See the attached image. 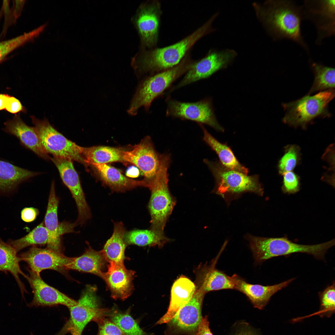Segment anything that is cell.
<instances>
[{
  "label": "cell",
  "instance_id": "6da1fadb",
  "mask_svg": "<svg viewBox=\"0 0 335 335\" xmlns=\"http://www.w3.org/2000/svg\"><path fill=\"white\" fill-rule=\"evenodd\" d=\"M252 5L257 20L273 39H288L308 51L301 34V8L293 2L285 0L255 2Z\"/></svg>",
  "mask_w": 335,
  "mask_h": 335
},
{
  "label": "cell",
  "instance_id": "7a4b0ae2",
  "mask_svg": "<svg viewBox=\"0 0 335 335\" xmlns=\"http://www.w3.org/2000/svg\"><path fill=\"white\" fill-rule=\"evenodd\" d=\"M216 19L215 16H211L192 33L173 44L144 50L137 58V68L140 72L152 75L176 65L198 41L216 31L212 26Z\"/></svg>",
  "mask_w": 335,
  "mask_h": 335
},
{
  "label": "cell",
  "instance_id": "3957f363",
  "mask_svg": "<svg viewBox=\"0 0 335 335\" xmlns=\"http://www.w3.org/2000/svg\"><path fill=\"white\" fill-rule=\"evenodd\" d=\"M246 239L257 264L275 257L297 252L306 253L323 259L327 251L335 245L334 239L323 243L307 245L294 243L286 237L266 238L248 235Z\"/></svg>",
  "mask_w": 335,
  "mask_h": 335
},
{
  "label": "cell",
  "instance_id": "277c9868",
  "mask_svg": "<svg viewBox=\"0 0 335 335\" xmlns=\"http://www.w3.org/2000/svg\"><path fill=\"white\" fill-rule=\"evenodd\" d=\"M171 157L167 153L161 154L159 169L155 178L147 184L151 195L148 208L150 215V229L164 233L167 220L176 201L169 190L168 170Z\"/></svg>",
  "mask_w": 335,
  "mask_h": 335
},
{
  "label": "cell",
  "instance_id": "5b68a950",
  "mask_svg": "<svg viewBox=\"0 0 335 335\" xmlns=\"http://www.w3.org/2000/svg\"><path fill=\"white\" fill-rule=\"evenodd\" d=\"M195 61L192 59L190 51L176 65L151 75L145 79L133 97L128 110L129 114H136L139 109L142 106L148 111L153 101L161 96L175 81L185 74Z\"/></svg>",
  "mask_w": 335,
  "mask_h": 335
},
{
  "label": "cell",
  "instance_id": "8992f818",
  "mask_svg": "<svg viewBox=\"0 0 335 335\" xmlns=\"http://www.w3.org/2000/svg\"><path fill=\"white\" fill-rule=\"evenodd\" d=\"M214 178V192L227 199L239 196L247 192L262 196L264 190L258 175L248 176L242 172L229 169L223 166L219 161L203 160Z\"/></svg>",
  "mask_w": 335,
  "mask_h": 335
},
{
  "label": "cell",
  "instance_id": "52a82bcc",
  "mask_svg": "<svg viewBox=\"0 0 335 335\" xmlns=\"http://www.w3.org/2000/svg\"><path fill=\"white\" fill-rule=\"evenodd\" d=\"M334 96V89H330L312 96L306 95L294 101L283 103L282 105L285 113L282 121L295 128L300 127L306 129L315 118L331 116L328 105Z\"/></svg>",
  "mask_w": 335,
  "mask_h": 335
},
{
  "label": "cell",
  "instance_id": "ba28073f",
  "mask_svg": "<svg viewBox=\"0 0 335 335\" xmlns=\"http://www.w3.org/2000/svg\"><path fill=\"white\" fill-rule=\"evenodd\" d=\"M96 288L87 285L80 297L77 305L68 307L70 313L69 319L56 335H82L87 324L98 318L108 316L111 310L100 307L96 295Z\"/></svg>",
  "mask_w": 335,
  "mask_h": 335
},
{
  "label": "cell",
  "instance_id": "9c48e42d",
  "mask_svg": "<svg viewBox=\"0 0 335 335\" xmlns=\"http://www.w3.org/2000/svg\"><path fill=\"white\" fill-rule=\"evenodd\" d=\"M42 144L47 153L65 158L86 165L82 154L83 147L66 138L45 119L40 120L31 116Z\"/></svg>",
  "mask_w": 335,
  "mask_h": 335
},
{
  "label": "cell",
  "instance_id": "30bf717a",
  "mask_svg": "<svg viewBox=\"0 0 335 335\" xmlns=\"http://www.w3.org/2000/svg\"><path fill=\"white\" fill-rule=\"evenodd\" d=\"M166 102L167 116L190 120L208 125L217 131L224 132V128L217 119L211 98L188 102L178 101L168 96Z\"/></svg>",
  "mask_w": 335,
  "mask_h": 335
},
{
  "label": "cell",
  "instance_id": "8fae6325",
  "mask_svg": "<svg viewBox=\"0 0 335 335\" xmlns=\"http://www.w3.org/2000/svg\"><path fill=\"white\" fill-rule=\"evenodd\" d=\"M238 55L235 50L230 48L209 50L203 57L195 60L184 78L172 90L207 78L219 70L226 68Z\"/></svg>",
  "mask_w": 335,
  "mask_h": 335
},
{
  "label": "cell",
  "instance_id": "7c38bea8",
  "mask_svg": "<svg viewBox=\"0 0 335 335\" xmlns=\"http://www.w3.org/2000/svg\"><path fill=\"white\" fill-rule=\"evenodd\" d=\"M159 0L149 1L140 7L135 19L142 46L151 49L156 47L162 14Z\"/></svg>",
  "mask_w": 335,
  "mask_h": 335
},
{
  "label": "cell",
  "instance_id": "4fadbf2b",
  "mask_svg": "<svg viewBox=\"0 0 335 335\" xmlns=\"http://www.w3.org/2000/svg\"><path fill=\"white\" fill-rule=\"evenodd\" d=\"M50 159L57 167L63 182L69 190L75 201L78 213L76 223L82 225L90 218L91 214L73 161L54 156L50 157Z\"/></svg>",
  "mask_w": 335,
  "mask_h": 335
},
{
  "label": "cell",
  "instance_id": "5bb4252c",
  "mask_svg": "<svg viewBox=\"0 0 335 335\" xmlns=\"http://www.w3.org/2000/svg\"><path fill=\"white\" fill-rule=\"evenodd\" d=\"M19 256L21 261L27 264L29 270L38 275L44 270L50 269L67 277L69 276L67 266L74 259L47 248H41L36 246H32Z\"/></svg>",
  "mask_w": 335,
  "mask_h": 335
},
{
  "label": "cell",
  "instance_id": "9a60e30c",
  "mask_svg": "<svg viewBox=\"0 0 335 335\" xmlns=\"http://www.w3.org/2000/svg\"><path fill=\"white\" fill-rule=\"evenodd\" d=\"M161 156L149 136L145 137L131 150L122 152L123 161L132 163L139 168L147 184L156 176L160 165Z\"/></svg>",
  "mask_w": 335,
  "mask_h": 335
},
{
  "label": "cell",
  "instance_id": "2e32d148",
  "mask_svg": "<svg viewBox=\"0 0 335 335\" xmlns=\"http://www.w3.org/2000/svg\"><path fill=\"white\" fill-rule=\"evenodd\" d=\"M29 275L25 278L32 289L34 297L27 304L29 307L53 306L59 305L68 308L76 305V301L46 283L40 275L32 272L28 268Z\"/></svg>",
  "mask_w": 335,
  "mask_h": 335
},
{
  "label": "cell",
  "instance_id": "e0dca14e",
  "mask_svg": "<svg viewBox=\"0 0 335 335\" xmlns=\"http://www.w3.org/2000/svg\"><path fill=\"white\" fill-rule=\"evenodd\" d=\"M335 3V0H307L304 2V12L302 14L316 27L318 42L334 34Z\"/></svg>",
  "mask_w": 335,
  "mask_h": 335
},
{
  "label": "cell",
  "instance_id": "ac0fdd59",
  "mask_svg": "<svg viewBox=\"0 0 335 335\" xmlns=\"http://www.w3.org/2000/svg\"><path fill=\"white\" fill-rule=\"evenodd\" d=\"M206 293L200 287L192 298L180 308L170 321L171 324L180 331L194 333L202 318V306Z\"/></svg>",
  "mask_w": 335,
  "mask_h": 335
},
{
  "label": "cell",
  "instance_id": "d6986e66",
  "mask_svg": "<svg viewBox=\"0 0 335 335\" xmlns=\"http://www.w3.org/2000/svg\"><path fill=\"white\" fill-rule=\"evenodd\" d=\"M134 272L127 269L123 263L111 262L101 278L110 289L112 298L124 300L132 293Z\"/></svg>",
  "mask_w": 335,
  "mask_h": 335
},
{
  "label": "cell",
  "instance_id": "ffe728a7",
  "mask_svg": "<svg viewBox=\"0 0 335 335\" xmlns=\"http://www.w3.org/2000/svg\"><path fill=\"white\" fill-rule=\"evenodd\" d=\"M5 131L16 136L25 146L37 155L46 160L50 157L44 149L34 127L27 125L21 118L20 114L4 124Z\"/></svg>",
  "mask_w": 335,
  "mask_h": 335
},
{
  "label": "cell",
  "instance_id": "44dd1931",
  "mask_svg": "<svg viewBox=\"0 0 335 335\" xmlns=\"http://www.w3.org/2000/svg\"><path fill=\"white\" fill-rule=\"evenodd\" d=\"M294 279L292 278L279 284L264 286L248 283L237 275L234 289L244 294L255 308L262 309L268 304L274 294L286 287Z\"/></svg>",
  "mask_w": 335,
  "mask_h": 335
},
{
  "label": "cell",
  "instance_id": "7402d4cb",
  "mask_svg": "<svg viewBox=\"0 0 335 335\" xmlns=\"http://www.w3.org/2000/svg\"><path fill=\"white\" fill-rule=\"evenodd\" d=\"M196 291L194 283L190 279L184 276L177 279L172 287L168 310L157 324L169 322L178 310L192 298Z\"/></svg>",
  "mask_w": 335,
  "mask_h": 335
},
{
  "label": "cell",
  "instance_id": "603a6c76",
  "mask_svg": "<svg viewBox=\"0 0 335 335\" xmlns=\"http://www.w3.org/2000/svg\"><path fill=\"white\" fill-rule=\"evenodd\" d=\"M59 199L56 196L54 181L52 182L47 205L44 220V226L48 234L47 248L56 252L63 253L60 230V222L58 218Z\"/></svg>",
  "mask_w": 335,
  "mask_h": 335
},
{
  "label": "cell",
  "instance_id": "cb8c5ba5",
  "mask_svg": "<svg viewBox=\"0 0 335 335\" xmlns=\"http://www.w3.org/2000/svg\"><path fill=\"white\" fill-rule=\"evenodd\" d=\"M97 170L102 181L114 191L122 192L138 186L147 187L143 180L137 181L123 175L117 168L106 164H92Z\"/></svg>",
  "mask_w": 335,
  "mask_h": 335
},
{
  "label": "cell",
  "instance_id": "d4e9b609",
  "mask_svg": "<svg viewBox=\"0 0 335 335\" xmlns=\"http://www.w3.org/2000/svg\"><path fill=\"white\" fill-rule=\"evenodd\" d=\"M199 124L203 132V141L216 152L221 163L227 168L248 175V169L239 162L230 147L226 144L221 143L217 140L202 124Z\"/></svg>",
  "mask_w": 335,
  "mask_h": 335
},
{
  "label": "cell",
  "instance_id": "484cf974",
  "mask_svg": "<svg viewBox=\"0 0 335 335\" xmlns=\"http://www.w3.org/2000/svg\"><path fill=\"white\" fill-rule=\"evenodd\" d=\"M39 173L0 160V194L12 191L21 183Z\"/></svg>",
  "mask_w": 335,
  "mask_h": 335
},
{
  "label": "cell",
  "instance_id": "4316f807",
  "mask_svg": "<svg viewBox=\"0 0 335 335\" xmlns=\"http://www.w3.org/2000/svg\"><path fill=\"white\" fill-rule=\"evenodd\" d=\"M105 261L102 251H96L89 246L81 255L74 257L67 268L69 270L91 273L101 278Z\"/></svg>",
  "mask_w": 335,
  "mask_h": 335
},
{
  "label": "cell",
  "instance_id": "83f0119b",
  "mask_svg": "<svg viewBox=\"0 0 335 335\" xmlns=\"http://www.w3.org/2000/svg\"><path fill=\"white\" fill-rule=\"evenodd\" d=\"M16 250L7 243L4 242L0 238V271L11 273L13 276L24 298V293H27L25 285L21 281L19 275L25 278L27 275L22 271L19 263L21 260Z\"/></svg>",
  "mask_w": 335,
  "mask_h": 335
},
{
  "label": "cell",
  "instance_id": "f1b7e54d",
  "mask_svg": "<svg viewBox=\"0 0 335 335\" xmlns=\"http://www.w3.org/2000/svg\"><path fill=\"white\" fill-rule=\"evenodd\" d=\"M219 254L205 270L201 288L206 293L213 291L235 289L237 275L231 276L215 268Z\"/></svg>",
  "mask_w": 335,
  "mask_h": 335
},
{
  "label": "cell",
  "instance_id": "f546056e",
  "mask_svg": "<svg viewBox=\"0 0 335 335\" xmlns=\"http://www.w3.org/2000/svg\"><path fill=\"white\" fill-rule=\"evenodd\" d=\"M125 228L121 222H115L112 234L105 244L102 252L106 261L123 263L127 246L124 240Z\"/></svg>",
  "mask_w": 335,
  "mask_h": 335
},
{
  "label": "cell",
  "instance_id": "4dcf8cb0",
  "mask_svg": "<svg viewBox=\"0 0 335 335\" xmlns=\"http://www.w3.org/2000/svg\"><path fill=\"white\" fill-rule=\"evenodd\" d=\"M123 150L117 148L104 146L83 147L82 154L87 165L123 161Z\"/></svg>",
  "mask_w": 335,
  "mask_h": 335
},
{
  "label": "cell",
  "instance_id": "1f68e13d",
  "mask_svg": "<svg viewBox=\"0 0 335 335\" xmlns=\"http://www.w3.org/2000/svg\"><path fill=\"white\" fill-rule=\"evenodd\" d=\"M164 233L150 230L135 229L125 231L124 240L126 245H136L139 246L162 247L170 241Z\"/></svg>",
  "mask_w": 335,
  "mask_h": 335
},
{
  "label": "cell",
  "instance_id": "d6a6232c",
  "mask_svg": "<svg viewBox=\"0 0 335 335\" xmlns=\"http://www.w3.org/2000/svg\"><path fill=\"white\" fill-rule=\"evenodd\" d=\"M48 241L47 230L42 222L25 236L17 239H9L7 243L18 252L29 246L47 244Z\"/></svg>",
  "mask_w": 335,
  "mask_h": 335
},
{
  "label": "cell",
  "instance_id": "836d02e7",
  "mask_svg": "<svg viewBox=\"0 0 335 335\" xmlns=\"http://www.w3.org/2000/svg\"><path fill=\"white\" fill-rule=\"evenodd\" d=\"M311 67L315 74L313 85L307 95L324 90L335 87V69L313 63Z\"/></svg>",
  "mask_w": 335,
  "mask_h": 335
},
{
  "label": "cell",
  "instance_id": "e575fe53",
  "mask_svg": "<svg viewBox=\"0 0 335 335\" xmlns=\"http://www.w3.org/2000/svg\"><path fill=\"white\" fill-rule=\"evenodd\" d=\"M130 308L122 312L111 310L107 317L126 335H148L140 327L138 322L130 314Z\"/></svg>",
  "mask_w": 335,
  "mask_h": 335
},
{
  "label": "cell",
  "instance_id": "d590c367",
  "mask_svg": "<svg viewBox=\"0 0 335 335\" xmlns=\"http://www.w3.org/2000/svg\"><path fill=\"white\" fill-rule=\"evenodd\" d=\"M42 32L40 28L25 33L17 37L0 42V63L9 53L16 49L31 41Z\"/></svg>",
  "mask_w": 335,
  "mask_h": 335
},
{
  "label": "cell",
  "instance_id": "8d00e7d4",
  "mask_svg": "<svg viewBox=\"0 0 335 335\" xmlns=\"http://www.w3.org/2000/svg\"><path fill=\"white\" fill-rule=\"evenodd\" d=\"M284 154L279 161L278 169L279 174L292 171L299 164L301 159L300 148L295 145L284 147Z\"/></svg>",
  "mask_w": 335,
  "mask_h": 335
},
{
  "label": "cell",
  "instance_id": "74e56055",
  "mask_svg": "<svg viewBox=\"0 0 335 335\" xmlns=\"http://www.w3.org/2000/svg\"><path fill=\"white\" fill-rule=\"evenodd\" d=\"M335 282L327 286L319 293L320 306L319 310L315 313L321 317H330L335 312Z\"/></svg>",
  "mask_w": 335,
  "mask_h": 335
},
{
  "label": "cell",
  "instance_id": "f35d334b",
  "mask_svg": "<svg viewBox=\"0 0 335 335\" xmlns=\"http://www.w3.org/2000/svg\"><path fill=\"white\" fill-rule=\"evenodd\" d=\"M95 322L97 323L98 326V332L97 335H126L107 317H99Z\"/></svg>",
  "mask_w": 335,
  "mask_h": 335
},
{
  "label": "cell",
  "instance_id": "ab89813d",
  "mask_svg": "<svg viewBox=\"0 0 335 335\" xmlns=\"http://www.w3.org/2000/svg\"><path fill=\"white\" fill-rule=\"evenodd\" d=\"M282 190L285 194H293L298 192L300 189L299 176L292 171L283 174Z\"/></svg>",
  "mask_w": 335,
  "mask_h": 335
},
{
  "label": "cell",
  "instance_id": "60d3db41",
  "mask_svg": "<svg viewBox=\"0 0 335 335\" xmlns=\"http://www.w3.org/2000/svg\"><path fill=\"white\" fill-rule=\"evenodd\" d=\"M231 335H258L248 323L239 322L235 325Z\"/></svg>",
  "mask_w": 335,
  "mask_h": 335
},
{
  "label": "cell",
  "instance_id": "b9f144b4",
  "mask_svg": "<svg viewBox=\"0 0 335 335\" xmlns=\"http://www.w3.org/2000/svg\"><path fill=\"white\" fill-rule=\"evenodd\" d=\"M7 111L12 114H16L21 111L25 112V109L20 101L14 96H10L5 109Z\"/></svg>",
  "mask_w": 335,
  "mask_h": 335
},
{
  "label": "cell",
  "instance_id": "7bdbcfd3",
  "mask_svg": "<svg viewBox=\"0 0 335 335\" xmlns=\"http://www.w3.org/2000/svg\"><path fill=\"white\" fill-rule=\"evenodd\" d=\"M39 213L38 209L33 207H26L21 212V218L23 221L31 222L34 221Z\"/></svg>",
  "mask_w": 335,
  "mask_h": 335
},
{
  "label": "cell",
  "instance_id": "ee69618b",
  "mask_svg": "<svg viewBox=\"0 0 335 335\" xmlns=\"http://www.w3.org/2000/svg\"><path fill=\"white\" fill-rule=\"evenodd\" d=\"M194 335H213L209 328L207 316L202 318Z\"/></svg>",
  "mask_w": 335,
  "mask_h": 335
},
{
  "label": "cell",
  "instance_id": "f6af8a7d",
  "mask_svg": "<svg viewBox=\"0 0 335 335\" xmlns=\"http://www.w3.org/2000/svg\"><path fill=\"white\" fill-rule=\"evenodd\" d=\"M12 10V16L15 20L20 15L22 11L25 1H14Z\"/></svg>",
  "mask_w": 335,
  "mask_h": 335
},
{
  "label": "cell",
  "instance_id": "bcb514c9",
  "mask_svg": "<svg viewBox=\"0 0 335 335\" xmlns=\"http://www.w3.org/2000/svg\"><path fill=\"white\" fill-rule=\"evenodd\" d=\"M126 175L131 178H136L139 175V171L136 167L132 166L127 169L126 172Z\"/></svg>",
  "mask_w": 335,
  "mask_h": 335
},
{
  "label": "cell",
  "instance_id": "7dc6e473",
  "mask_svg": "<svg viewBox=\"0 0 335 335\" xmlns=\"http://www.w3.org/2000/svg\"><path fill=\"white\" fill-rule=\"evenodd\" d=\"M10 96L6 94H0V110L5 109L7 100Z\"/></svg>",
  "mask_w": 335,
  "mask_h": 335
},
{
  "label": "cell",
  "instance_id": "c3c4849f",
  "mask_svg": "<svg viewBox=\"0 0 335 335\" xmlns=\"http://www.w3.org/2000/svg\"><path fill=\"white\" fill-rule=\"evenodd\" d=\"M2 10H1L0 11V19L2 16Z\"/></svg>",
  "mask_w": 335,
  "mask_h": 335
}]
</instances>
